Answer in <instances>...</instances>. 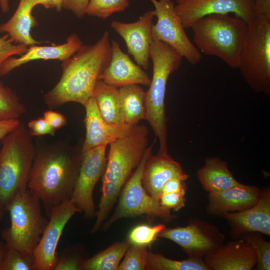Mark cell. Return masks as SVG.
<instances>
[{
  "mask_svg": "<svg viewBox=\"0 0 270 270\" xmlns=\"http://www.w3.org/2000/svg\"><path fill=\"white\" fill-rule=\"evenodd\" d=\"M82 147L55 143L36 148L28 189L42 204L47 216L72 199L80 166Z\"/></svg>",
  "mask_w": 270,
  "mask_h": 270,
  "instance_id": "1",
  "label": "cell"
},
{
  "mask_svg": "<svg viewBox=\"0 0 270 270\" xmlns=\"http://www.w3.org/2000/svg\"><path fill=\"white\" fill-rule=\"evenodd\" d=\"M111 58L108 30L92 45H83L62 62V72L56 84L45 94V104L56 108L69 102L82 104L93 96L95 86Z\"/></svg>",
  "mask_w": 270,
  "mask_h": 270,
  "instance_id": "2",
  "label": "cell"
},
{
  "mask_svg": "<svg viewBox=\"0 0 270 270\" xmlns=\"http://www.w3.org/2000/svg\"><path fill=\"white\" fill-rule=\"evenodd\" d=\"M32 136L24 124L20 122L0 140V220L15 196L28 190L36 154Z\"/></svg>",
  "mask_w": 270,
  "mask_h": 270,
  "instance_id": "3",
  "label": "cell"
},
{
  "mask_svg": "<svg viewBox=\"0 0 270 270\" xmlns=\"http://www.w3.org/2000/svg\"><path fill=\"white\" fill-rule=\"evenodd\" d=\"M194 44L206 56L220 58L229 66L238 68L248 22L230 14H212L204 16L190 26Z\"/></svg>",
  "mask_w": 270,
  "mask_h": 270,
  "instance_id": "4",
  "label": "cell"
},
{
  "mask_svg": "<svg viewBox=\"0 0 270 270\" xmlns=\"http://www.w3.org/2000/svg\"><path fill=\"white\" fill-rule=\"evenodd\" d=\"M152 76L146 92V118L159 140L160 152H168V118L165 95L168 78L180 66L183 57L174 48L161 41L153 40L150 48Z\"/></svg>",
  "mask_w": 270,
  "mask_h": 270,
  "instance_id": "5",
  "label": "cell"
},
{
  "mask_svg": "<svg viewBox=\"0 0 270 270\" xmlns=\"http://www.w3.org/2000/svg\"><path fill=\"white\" fill-rule=\"evenodd\" d=\"M238 68L256 92L270 94V18L254 16L248 23Z\"/></svg>",
  "mask_w": 270,
  "mask_h": 270,
  "instance_id": "6",
  "label": "cell"
},
{
  "mask_svg": "<svg viewBox=\"0 0 270 270\" xmlns=\"http://www.w3.org/2000/svg\"><path fill=\"white\" fill-rule=\"evenodd\" d=\"M10 226L1 232L5 244L26 253H33L48 222L41 202L28 189L18 193L8 206Z\"/></svg>",
  "mask_w": 270,
  "mask_h": 270,
  "instance_id": "7",
  "label": "cell"
},
{
  "mask_svg": "<svg viewBox=\"0 0 270 270\" xmlns=\"http://www.w3.org/2000/svg\"><path fill=\"white\" fill-rule=\"evenodd\" d=\"M156 140L148 146L139 165L124 185L116 208L112 216L103 223L102 228H108L118 220L124 218L145 216L152 223L156 218L168 222L176 216L162 206L160 200L148 194L142 183V175L145 163L152 154Z\"/></svg>",
  "mask_w": 270,
  "mask_h": 270,
  "instance_id": "8",
  "label": "cell"
},
{
  "mask_svg": "<svg viewBox=\"0 0 270 270\" xmlns=\"http://www.w3.org/2000/svg\"><path fill=\"white\" fill-rule=\"evenodd\" d=\"M148 133L146 126L137 124L128 134L109 144L102 181L114 182L123 187L148 148Z\"/></svg>",
  "mask_w": 270,
  "mask_h": 270,
  "instance_id": "9",
  "label": "cell"
},
{
  "mask_svg": "<svg viewBox=\"0 0 270 270\" xmlns=\"http://www.w3.org/2000/svg\"><path fill=\"white\" fill-rule=\"evenodd\" d=\"M157 22L152 27L153 40L162 42L179 52L190 64L199 63L202 56L187 36L175 10L174 0H150Z\"/></svg>",
  "mask_w": 270,
  "mask_h": 270,
  "instance_id": "10",
  "label": "cell"
},
{
  "mask_svg": "<svg viewBox=\"0 0 270 270\" xmlns=\"http://www.w3.org/2000/svg\"><path fill=\"white\" fill-rule=\"evenodd\" d=\"M158 237L178 244L188 257L203 258L222 246L224 236L213 224L198 219L191 218L185 226L164 228Z\"/></svg>",
  "mask_w": 270,
  "mask_h": 270,
  "instance_id": "11",
  "label": "cell"
},
{
  "mask_svg": "<svg viewBox=\"0 0 270 270\" xmlns=\"http://www.w3.org/2000/svg\"><path fill=\"white\" fill-rule=\"evenodd\" d=\"M106 146L105 145L98 146L82 153L72 200L84 213V218L86 220H92L96 216L93 192L95 186L106 170Z\"/></svg>",
  "mask_w": 270,
  "mask_h": 270,
  "instance_id": "12",
  "label": "cell"
},
{
  "mask_svg": "<svg viewBox=\"0 0 270 270\" xmlns=\"http://www.w3.org/2000/svg\"><path fill=\"white\" fill-rule=\"evenodd\" d=\"M76 212H82L72 200L53 208L40 240L33 252L35 270H54L58 256L56 249L63 230Z\"/></svg>",
  "mask_w": 270,
  "mask_h": 270,
  "instance_id": "13",
  "label": "cell"
},
{
  "mask_svg": "<svg viewBox=\"0 0 270 270\" xmlns=\"http://www.w3.org/2000/svg\"><path fill=\"white\" fill-rule=\"evenodd\" d=\"M175 10L184 28L212 14L232 13L248 23L254 17V0H175Z\"/></svg>",
  "mask_w": 270,
  "mask_h": 270,
  "instance_id": "14",
  "label": "cell"
},
{
  "mask_svg": "<svg viewBox=\"0 0 270 270\" xmlns=\"http://www.w3.org/2000/svg\"><path fill=\"white\" fill-rule=\"evenodd\" d=\"M154 10L146 12L133 22L113 20L110 27L124 40L128 51L139 66L147 70L150 66V48L153 41Z\"/></svg>",
  "mask_w": 270,
  "mask_h": 270,
  "instance_id": "15",
  "label": "cell"
},
{
  "mask_svg": "<svg viewBox=\"0 0 270 270\" xmlns=\"http://www.w3.org/2000/svg\"><path fill=\"white\" fill-rule=\"evenodd\" d=\"M230 228L233 240H238L246 234L257 232L270 236V188L266 187L252 207L240 212H228L222 215Z\"/></svg>",
  "mask_w": 270,
  "mask_h": 270,
  "instance_id": "16",
  "label": "cell"
},
{
  "mask_svg": "<svg viewBox=\"0 0 270 270\" xmlns=\"http://www.w3.org/2000/svg\"><path fill=\"white\" fill-rule=\"evenodd\" d=\"M86 134L82 146V153L100 146H108L128 134L134 126L124 124L111 125L102 116L93 96L84 105Z\"/></svg>",
  "mask_w": 270,
  "mask_h": 270,
  "instance_id": "17",
  "label": "cell"
},
{
  "mask_svg": "<svg viewBox=\"0 0 270 270\" xmlns=\"http://www.w3.org/2000/svg\"><path fill=\"white\" fill-rule=\"evenodd\" d=\"M100 80L118 88L130 84L149 86L151 81L148 74L122 51L116 40L111 42L110 62Z\"/></svg>",
  "mask_w": 270,
  "mask_h": 270,
  "instance_id": "18",
  "label": "cell"
},
{
  "mask_svg": "<svg viewBox=\"0 0 270 270\" xmlns=\"http://www.w3.org/2000/svg\"><path fill=\"white\" fill-rule=\"evenodd\" d=\"M189 177L180 164L168 152L151 154L146 160L142 175V185L150 196L160 200L164 184L172 178L186 181Z\"/></svg>",
  "mask_w": 270,
  "mask_h": 270,
  "instance_id": "19",
  "label": "cell"
},
{
  "mask_svg": "<svg viewBox=\"0 0 270 270\" xmlns=\"http://www.w3.org/2000/svg\"><path fill=\"white\" fill-rule=\"evenodd\" d=\"M203 260L209 270H251L257 258L252 247L240 238L224 243Z\"/></svg>",
  "mask_w": 270,
  "mask_h": 270,
  "instance_id": "20",
  "label": "cell"
},
{
  "mask_svg": "<svg viewBox=\"0 0 270 270\" xmlns=\"http://www.w3.org/2000/svg\"><path fill=\"white\" fill-rule=\"evenodd\" d=\"M262 190L256 186L240 184L228 189L208 193L206 212L222 216L228 212H240L254 206L258 201Z\"/></svg>",
  "mask_w": 270,
  "mask_h": 270,
  "instance_id": "21",
  "label": "cell"
},
{
  "mask_svg": "<svg viewBox=\"0 0 270 270\" xmlns=\"http://www.w3.org/2000/svg\"><path fill=\"white\" fill-rule=\"evenodd\" d=\"M82 44L78 35L73 33L62 44L30 46L26 51L19 57H10L3 63L0 76H5L14 68L32 60H58L63 62L76 53Z\"/></svg>",
  "mask_w": 270,
  "mask_h": 270,
  "instance_id": "22",
  "label": "cell"
},
{
  "mask_svg": "<svg viewBox=\"0 0 270 270\" xmlns=\"http://www.w3.org/2000/svg\"><path fill=\"white\" fill-rule=\"evenodd\" d=\"M36 6V0H20L11 18L0 25V33L7 34L14 42L28 46L44 42L36 40L31 35L32 28L38 24L32 14Z\"/></svg>",
  "mask_w": 270,
  "mask_h": 270,
  "instance_id": "23",
  "label": "cell"
},
{
  "mask_svg": "<svg viewBox=\"0 0 270 270\" xmlns=\"http://www.w3.org/2000/svg\"><path fill=\"white\" fill-rule=\"evenodd\" d=\"M196 176L203 190L208 193L241 184L234 178L227 162L217 157L206 158L204 164L198 170Z\"/></svg>",
  "mask_w": 270,
  "mask_h": 270,
  "instance_id": "24",
  "label": "cell"
},
{
  "mask_svg": "<svg viewBox=\"0 0 270 270\" xmlns=\"http://www.w3.org/2000/svg\"><path fill=\"white\" fill-rule=\"evenodd\" d=\"M93 97L102 116L106 123L111 125L126 124L118 88L99 80L95 86Z\"/></svg>",
  "mask_w": 270,
  "mask_h": 270,
  "instance_id": "25",
  "label": "cell"
},
{
  "mask_svg": "<svg viewBox=\"0 0 270 270\" xmlns=\"http://www.w3.org/2000/svg\"><path fill=\"white\" fill-rule=\"evenodd\" d=\"M121 104L126 124L135 126L146 118V92L139 84L119 88Z\"/></svg>",
  "mask_w": 270,
  "mask_h": 270,
  "instance_id": "26",
  "label": "cell"
},
{
  "mask_svg": "<svg viewBox=\"0 0 270 270\" xmlns=\"http://www.w3.org/2000/svg\"><path fill=\"white\" fill-rule=\"evenodd\" d=\"M130 243L116 242L91 258H86L82 266L83 270H118Z\"/></svg>",
  "mask_w": 270,
  "mask_h": 270,
  "instance_id": "27",
  "label": "cell"
},
{
  "mask_svg": "<svg viewBox=\"0 0 270 270\" xmlns=\"http://www.w3.org/2000/svg\"><path fill=\"white\" fill-rule=\"evenodd\" d=\"M146 270H209L203 258L188 257L174 260L160 254L148 252Z\"/></svg>",
  "mask_w": 270,
  "mask_h": 270,
  "instance_id": "28",
  "label": "cell"
},
{
  "mask_svg": "<svg viewBox=\"0 0 270 270\" xmlns=\"http://www.w3.org/2000/svg\"><path fill=\"white\" fill-rule=\"evenodd\" d=\"M122 186L114 182L102 181V196L96 210V220L92 226L91 233H95L102 226L104 222L108 216L118 198Z\"/></svg>",
  "mask_w": 270,
  "mask_h": 270,
  "instance_id": "29",
  "label": "cell"
},
{
  "mask_svg": "<svg viewBox=\"0 0 270 270\" xmlns=\"http://www.w3.org/2000/svg\"><path fill=\"white\" fill-rule=\"evenodd\" d=\"M26 112V106L16 92L0 81V120L18 119Z\"/></svg>",
  "mask_w": 270,
  "mask_h": 270,
  "instance_id": "30",
  "label": "cell"
},
{
  "mask_svg": "<svg viewBox=\"0 0 270 270\" xmlns=\"http://www.w3.org/2000/svg\"><path fill=\"white\" fill-rule=\"evenodd\" d=\"M0 270H35L33 253L24 252L6 244Z\"/></svg>",
  "mask_w": 270,
  "mask_h": 270,
  "instance_id": "31",
  "label": "cell"
},
{
  "mask_svg": "<svg viewBox=\"0 0 270 270\" xmlns=\"http://www.w3.org/2000/svg\"><path fill=\"white\" fill-rule=\"evenodd\" d=\"M260 232H252L244 234L241 238L247 242L254 250L257 258L255 269L270 270V242Z\"/></svg>",
  "mask_w": 270,
  "mask_h": 270,
  "instance_id": "32",
  "label": "cell"
},
{
  "mask_svg": "<svg viewBox=\"0 0 270 270\" xmlns=\"http://www.w3.org/2000/svg\"><path fill=\"white\" fill-rule=\"evenodd\" d=\"M128 6V0H90L86 14L106 20L114 13L124 11Z\"/></svg>",
  "mask_w": 270,
  "mask_h": 270,
  "instance_id": "33",
  "label": "cell"
},
{
  "mask_svg": "<svg viewBox=\"0 0 270 270\" xmlns=\"http://www.w3.org/2000/svg\"><path fill=\"white\" fill-rule=\"evenodd\" d=\"M146 246L130 244L119 270H145L147 266L148 250Z\"/></svg>",
  "mask_w": 270,
  "mask_h": 270,
  "instance_id": "34",
  "label": "cell"
},
{
  "mask_svg": "<svg viewBox=\"0 0 270 270\" xmlns=\"http://www.w3.org/2000/svg\"><path fill=\"white\" fill-rule=\"evenodd\" d=\"M165 227L163 224L152 226L146 224L138 225L130 232L128 241L131 244L147 246L156 240L158 234Z\"/></svg>",
  "mask_w": 270,
  "mask_h": 270,
  "instance_id": "35",
  "label": "cell"
},
{
  "mask_svg": "<svg viewBox=\"0 0 270 270\" xmlns=\"http://www.w3.org/2000/svg\"><path fill=\"white\" fill-rule=\"evenodd\" d=\"M86 259L80 256L75 248H66L62 250L58 256V262L54 270H82V264Z\"/></svg>",
  "mask_w": 270,
  "mask_h": 270,
  "instance_id": "36",
  "label": "cell"
},
{
  "mask_svg": "<svg viewBox=\"0 0 270 270\" xmlns=\"http://www.w3.org/2000/svg\"><path fill=\"white\" fill-rule=\"evenodd\" d=\"M28 46L14 42L6 34L0 38V71L3 63L9 58L20 56L27 50Z\"/></svg>",
  "mask_w": 270,
  "mask_h": 270,
  "instance_id": "37",
  "label": "cell"
},
{
  "mask_svg": "<svg viewBox=\"0 0 270 270\" xmlns=\"http://www.w3.org/2000/svg\"><path fill=\"white\" fill-rule=\"evenodd\" d=\"M185 195L176 193H162L160 202L164 208L178 212L185 206Z\"/></svg>",
  "mask_w": 270,
  "mask_h": 270,
  "instance_id": "38",
  "label": "cell"
},
{
  "mask_svg": "<svg viewBox=\"0 0 270 270\" xmlns=\"http://www.w3.org/2000/svg\"><path fill=\"white\" fill-rule=\"evenodd\" d=\"M28 130L32 136H42L46 134L54 136L56 130L53 128L43 118L30 120L28 124Z\"/></svg>",
  "mask_w": 270,
  "mask_h": 270,
  "instance_id": "39",
  "label": "cell"
},
{
  "mask_svg": "<svg viewBox=\"0 0 270 270\" xmlns=\"http://www.w3.org/2000/svg\"><path fill=\"white\" fill-rule=\"evenodd\" d=\"M90 0H62V8L72 12L77 17L80 18L86 14L87 6Z\"/></svg>",
  "mask_w": 270,
  "mask_h": 270,
  "instance_id": "40",
  "label": "cell"
},
{
  "mask_svg": "<svg viewBox=\"0 0 270 270\" xmlns=\"http://www.w3.org/2000/svg\"><path fill=\"white\" fill-rule=\"evenodd\" d=\"M162 191V193L176 192L185 195L186 192L185 181L178 178H170L164 184Z\"/></svg>",
  "mask_w": 270,
  "mask_h": 270,
  "instance_id": "41",
  "label": "cell"
},
{
  "mask_svg": "<svg viewBox=\"0 0 270 270\" xmlns=\"http://www.w3.org/2000/svg\"><path fill=\"white\" fill-rule=\"evenodd\" d=\"M42 118L56 130L67 124L66 118L63 114L50 110L46 111Z\"/></svg>",
  "mask_w": 270,
  "mask_h": 270,
  "instance_id": "42",
  "label": "cell"
},
{
  "mask_svg": "<svg viewBox=\"0 0 270 270\" xmlns=\"http://www.w3.org/2000/svg\"><path fill=\"white\" fill-rule=\"evenodd\" d=\"M254 16L270 18V0H254Z\"/></svg>",
  "mask_w": 270,
  "mask_h": 270,
  "instance_id": "43",
  "label": "cell"
},
{
  "mask_svg": "<svg viewBox=\"0 0 270 270\" xmlns=\"http://www.w3.org/2000/svg\"><path fill=\"white\" fill-rule=\"evenodd\" d=\"M18 118L0 120V141L20 123Z\"/></svg>",
  "mask_w": 270,
  "mask_h": 270,
  "instance_id": "44",
  "label": "cell"
},
{
  "mask_svg": "<svg viewBox=\"0 0 270 270\" xmlns=\"http://www.w3.org/2000/svg\"><path fill=\"white\" fill-rule=\"evenodd\" d=\"M36 4H42L46 8H55L57 10L58 6V0H36Z\"/></svg>",
  "mask_w": 270,
  "mask_h": 270,
  "instance_id": "45",
  "label": "cell"
},
{
  "mask_svg": "<svg viewBox=\"0 0 270 270\" xmlns=\"http://www.w3.org/2000/svg\"><path fill=\"white\" fill-rule=\"evenodd\" d=\"M0 7L4 13H7L10 10L8 0H0Z\"/></svg>",
  "mask_w": 270,
  "mask_h": 270,
  "instance_id": "46",
  "label": "cell"
},
{
  "mask_svg": "<svg viewBox=\"0 0 270 270\" xmlns=\"http://www.w3.org/2000/svg\"><path fill=\"white\" fill-rule=\"evenodd\" d=\"M6 249L5 242L0 240V266Z\"/></svg>",
  "mask_w": 270,
  "mask_h": 270,
  "instance_id": "47",
  "label": "cell"
},
{
  "mask_svg": "<svg viewBox=\"0 0 270 270\" xmlns=\"http://www.w3.org/2000/svg\"><path fill=\"white\" fill-rule=\"evenodd\" d=\"M58 6L57 10L60 11L62 8V0H58Z\"/></svg>",
  "mask_w": 270,
  "mask_h": 270,
  "instance_id": "48",
  "label": "cell"
}]
</instances>
